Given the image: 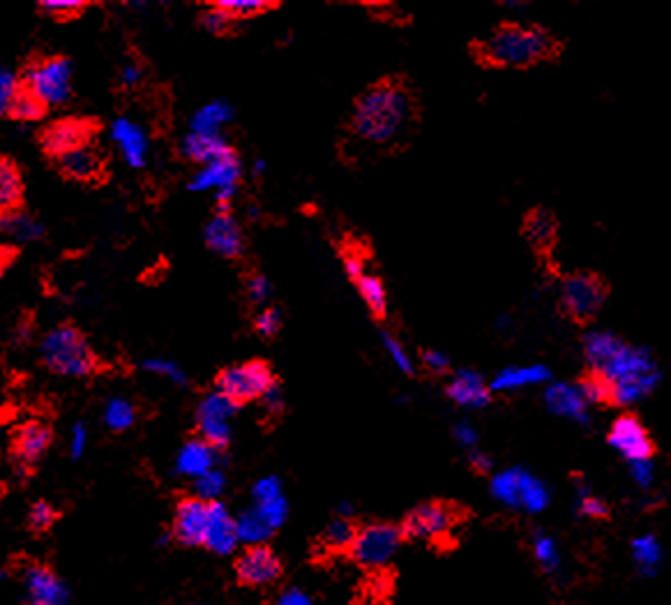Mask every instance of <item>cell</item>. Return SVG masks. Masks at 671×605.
Segmentation results:
<instances>
[{"label": "cell", "instance_id": "cell-57", "mask_svg": "<svg viewBox=\"0 0 671 605\" xmlns=\"http://www.w3.org/2000/svg\"><path fill=\"white\" fill-rule=\"evenodd\" d=\"M263 169H266V162H263V160H256V162H254V174H263Z\"/></svg>", "mask_w": 671, "mask_h": 605}, {"label": "cell", "instance_id": "cell-15", "mask_svg": "<svg viewBox=\"0 0 671 605\" xmlns=\"http://www.w3.org/2000/svg\"><path fill=\"white\" fill-rule=\"evenodd\" d=\"M95 128L79 118H63V121L51 123L49 128L42 130V146L44 151L54 158H63V155L77 151L81 146H88L90 137H93Z\"/></svg>", "mask_w": 671, "mask_h": 605}, {"label": "cell", "instance_id": "cell-34", "mask_svg": "<svg viewBox=\"0 0 671 605\" xmlns=\"http://www.w3.org/2000/svg\"><path fill=\"white\" fill-rule=\"evenodd\" d=\"M356 285H358L360 296H363L365 305H367L369 310H372V315L379 317V319L386 317V312H388V294H386V287H383L381 278H376V275L365 273L363 278H360L356 282Z\"/></svg>", "mask_w": 671, "mask_h": 605}, {"label": "cell", "instance_id": "cell-29", "mask_svg": "<svg viewBox=\"0 0 671 605\" xmlns=\"http://www.w3.org/2000/svg\"><path fill=\"white\" fill-rule=\"evenodd\" d=\"M625 347L623 340H618L612 333H591L586 335L584 349L586 358L593 370H602L607 363L614 361V356Z\"/></svg>", "mask_w": 671, "mask_h": 605}, {"label": "cell", "instance_id": "cell-8", "mask_svg": "<svg viewBox=\"0 0 671 605\" xmlns=\"http://www.w3.org/2000/svg\"><path fill=\"white\" fill-rule=\"evenodd\" d=\"M233 578L236 585L243 589H252V592H263L280 585L284 580L286 566L282 557L277 555L273 545L268 543H250L233 557Z\"/></svg>", "mask_w": 671, "mask_h": 605}, {"label": "cell", "instance_id": "cell-35", "mask_svg": "<svg viewBox=\"0 0 671 605\" xmlns=\"http://www.w3.org/2000/svg\"><path fill=\"white\" fill-rule=\"evenodd\" d=\"M44 111H47V104H44L40 97H35L24 86L21 88V93L14 97L12 107L7 109L5 116H10L14 118V121H21V123H30V121H40V118L44 116Z\"/></svg>", "mask_w": 671, "mask_h": 605}, {"label": "cell", "instance_id": "cell-10", "mask_svg": "<svg viewBox=\"0 0 671 605\" xmlns=\"http://www.w3.org/2000/svg\"><path fill=\"white\" fill-rule=\"evenodd\" d=\"M275 384L273 370L263 361H247L229 365L217 377V391L229 395L233 402L243 405L250 400H261L263 393Z\"/></svg>", "mask_w": 671, "mask_h": 605}, {"label": "cell", "instance_id": "cell-3", "mask_svg": "<svg viewBox=\"0 0 671 605\" xmlns=\"http://www.w3.org/2000/svg\"><path fill=\"white\" fill-rule=\"evenodd\" d=\"M466 520H469V511L459 504L450 502V499H432V502H422L406 513L399 527H402L404 541L439 545L452 543L455 532Z\"/></svg>", "mask_w": 671, "mask_h": 605}, {"label": "cell", "instance_id": "cell-21", "mask_svg": "<svg viewBox=\"0 0 671 605\" xmlns=\"http://www.w3.org/2000/svg\"><path fill=\"white\" fill-rule=\"evenodd\" d=\"M446 393L450 400L457 402V405L471 409L487 407L489 400H492V388H489L485 384V379L473 370H459L457 375L450 379Z\"/></svg>", "mask_w": 671, "mask_h": 605}, {"label": "cell", "instance_id": "cell-37", "mask_svg": "<svg viewBox=\"0 0 671 605\" xmlns=\"http://www.w3.org/2000/svg\"><path fill=\"white\" fill-rule=\"evenodd\" d=\"M137 418V412H134V405L125 398H111L107 405H104V423L109 425L111 430H127Z\"/></svg>", "mask_w": 671, "mask_h": 605}, {"label": "cell", "instance_id": "cell-11", "mask_svg": "<svg viewBox=\"0 0 671 605\" xmlns=\"http://www.w3.org/2000/svg\"><path fill=\"white\" fill-rule=\"evenodd\" d=\"M238 402H233L222 391L203 395L199 409H196V423H199V439L210 444L215 451H224L231 442L229 421L238 412Z\"/></svg>", "mask_w": 671, "mask_h": 605}, {"label": "cell", "instance_id": "cell-44", "mask_svg": "<svg viewBox=\"0 0 671 605\" xmlns=\"http://www.w3.org/2000/svg\"><path fill=\"white\" fill-rule=\"evenodd\" d=\"M231 24H233V19L222 10V7H217V5L210 7V10L201 14V26L213 35H224L231 28Z\"/></svg>", "mask_w": 671, "mask_h": 605}, {"label": "cell", "instance_id": "cell-13", "mask_svg": "<svg viewBox=\"0 0 671 605\" xmlns=\"http://www.w3.org/2000/svg\"><path fill=\"white\" fill-rule=\"evenodd\" d=\"M607 442L612 444L628 462L651 460L655 455L653 437L648 435L644 423L632 414H623L616 418L612 430H609L607 435Z\"/></svg>", "mask_w": 671, "mask_h": 605}, {"label": "cell", "instance_id": "cell-6", "mask_svg": "<svg viewBox=\"0 0 671 605\" xmlns=\"http://www.w3.org/2000/svg\"><path fill=\"white\" fill-rule=\"evenodd\" d=\"M402 543V527L395 525V522H360L356 539H353L349 552H346V559L363 571L381 569V566L390 562Z\"/></svg>", "mask_w": 671, "mask_h": 605}, {"label": "cell", "instance_id": "cell-53", "mask_svg": "<svg viewBox=\"0 0 671 605\" xmlns=\"http://www.w3.org/2000/svg\"><path fill=\"white\" fill-rule=\"evenodd\" d=\"M455 437H457L459 442H462L464 446H473V444H476V439H478L476 430H473L469 423H459L457 428H455Z\"/></svg>", "mask_w": 671, "mask_h": 605}, {"label": "cell", "instance_id": "cell-5", "mask_svg": "<svg viewBox=\"0 0 671 605\" xmlns=\"http://www.w3.org/2000/svg\"><path fill=\"white\" fill-rule=\"evenodd\" d=\"M40 354L51 372L63 377H88L97 368L95 351L74 326H56L42 338Z\"/></svg>", "mask_w": 671, "mask_h": 605}, {"label": "cell", "instance_id": "cell-25", "mask_svg": "<svg viewBox=\"0 0 671 605\" xmlns=\"http://www.w3.org/2000/svg\"><path fill=\"white\" fill-rule=\"evenodd\" d=\"M233 118V107L226 100H213L208 104H203L201 109L194 111L192 121H190V132L196 134H213L217 137L220 130L224 128Z\"/></svg>", "mask_w": 671, "mask_h": 605}, {"label": "cell", "instance_id": "cell-49", "mask_svg": "<svg viewBox=\"0 0 671 605\" xmlns=\"http://www.w3.org/2000/svg\"><path fill=\"white\" fill-rule=\"evenodd\" d=\"M422 363H425L432 372H446L450 368L448 356L441 354V351H434V349L422 351Z\"/></svg>", "mask_w": 671, "mask_h": 605}, {"label": "cell", "instance_id": "cell-28", "mask_svg": "<svg viewBox=\"0 0 671 605\" xmlns=\"http://www.w3.org/2000/svg\"><path fill=\"white\" fill-rule=\"evenodd\" d=\"M215 462V448L203 442V439H192L183 446L178 458L180 472L192 476H206L210 472V465Z\"/></svg>", "mask_w": 671, "mask_h": 605}, {"label": "cell", "instance_id": "cell-52", "mask_svg": "<svg viewBox=\"0 0 671 605\" xmlns=\"http://www.w3.org/2000/svg\"><path fill=\"white\" fill-rule=\"evenodd\" d=\"M344 271L353 282H358L365 275V259L360 255H346L344 257Z\"/></svg>", "mask_w": 671, "mask_h": 605}, {"label": "cell", "instance_id": "cell-33", "mask_svg": "<svg viewBox=\"0 0 671 605\" xmlns=\"http://www.w3.org/2000/svg\"><path fill=\"white\" fill-rule=\"evenodd\" d=\"M60 520V511L54 504L47 502V499H37V502L30 504L28 515H26V529L33 536H47L51 529L56 527V522Z\"/></svg>", "mask_w": 671, "mask_h": 605}, {"label": "cell", "instance_id": "cell-55", "mask_svg": "<svg viewBox=\"0 0 671 605\" xmlns=\"http://www.w3.org/2000/svg\"><path fill=\"white\" fill-rule=\"evenodd\" d=\"M471 465L478 469V472H487L489 465H492V462H489L487 455H482L480 451H473L471 453Z\"/></svg>", "mask_w": 671, "mask_h": 605}, {"label": "cell", "instance_id": "cell-26", "mask_svg": "<svg viewBox=\"0 0 671 605\" xmlns=\"http://www.w3.org/2000/svg\"><path fill=\"white\" fill-rule=\"evenodd\" d=\"M549 372L545 365H526V368H505L503 372L494 377L492 382V391H517V388L524 386H535L547 382Z\"/></svg>", "mask_w": 671, "mask_h": 605}, {"label": "cell", "instance_id": "cell-41", "mask_svg": "<svg viewBox=\"0 0 671 605\" xmlns=\"http://www.w3.org/2000/svg\"><path fill=\"white\" fill-rule=\"evenodd\" d=\"M21 88H24V84H21L17 74L10 70L0 72V111L3 114H7V109L12 107L14 97L21 93Z\"/></svg>", "mask_w": 671, "mask_h": 605}, {"label": "cell", "instance_id": "cell-9", "mask_svg": "<svg viewBox=\"0 0 671 605\" xmlns=\"http://www.w3.org/2000/svg\"><path fill=\"white\" fill-rule=\"evenodd\" d=\"M24 86L47 107H60L72 97V63L63 56L42 58L26 70Z\"/></svg>", "mask_w": 671, "mask_h": 605}, {"label": "cell", "instance_id": "cell-18", "mask_svg": "<svg viewBox=\"0 0 671 605\" xmlns=\"http://www.w3.org/2000/svg\"><path fill=\"white\" fill-rule=\"evenodd\" d=\"M21 580H24V585L30 592V599H42L58 605L63 601V582H60L58 571L49 562L26 559L24 566H21Z\"/></svg>", "mask_w": 671, "mask_h": 605}, {"label": "cell", "instance_id": "cell-30", "mask_svg": "<svg viewBox=\"0 0 671 605\" xmlns=\"http://www.w3.org/2000/svg\"><path fill=\"white\" fill-rule=\"evenodd\" d=\"M3 234L19 243H33L44 236V224L24 211L3 213Z\"/></svg>", "mask_w": 671, "mask_h": 605}, {"label": "cell", "instance_id": "cell-7", "mask_svg": "<svg viewBox=\"0 0 671 605\" xmlns=\"http://www.w3.org/2000/svg\"><path fill=\"white\" fill-rule=\"evenodd\" d=\"M609 296V285L602 275L593 271L568 273L561 289V310L575 324L584 326L598 317Z\"/></svg>", "mask_w": 671, "mask_h": 605}, {"label": "cell", "instance_id": "cell-12", "mask_svg": "<svg viewBox=\"0 0 671 605\" xmlns=\"http://www.w3.org/2000/svg\"><path fill=\"white\" fill-rule=\"evenodd\" d=\"M243 174V164H240L238 155L231 153L226 158L217 160L208 167H203L199 174L192 178L190 190L208 192L215 190V201L220 206V213H229V204L236 197V185Z\"/></svg>", "mask_w": 671, "mask_h": 605}, {"label": "cell", "instance_id": "cell-54", "mask_svg": "<svg viewBox=\"0 0 671 605\" xmlns=\"http://www.w3.org/2000/svg\"><path fill=\"white\" fill-rule=\"evenodd\" d=\"M84 448H86V430H84V425H77V428H74V432H72V455H74V458L81 455Z\"/></svg>", "mask_w": 671, "mask_h": 605}, {"label": "cell", "instance_id": "cell-24", "mask_svg": "<svg viewBox=\"0 0 671 605\" xmlns=\"http://www.w3.org/2000/svg\"><path fill=\"white\" fill-rule=\"evenodd\" d=\"M58 164L60 169H63V174L67 178H74V181H95V178H100L104 171L102 153L90 144L63 155V158H58Z\"/></svg>", "mask_w": 671, "mask_h": 605}, {"label": "cell", "instance_id": "cell-45", "mask_svg": "<svg viewBox=\"0 0 671 605\" xmlns=\"http://www.w3.org/2000/svg\"><path fill=\"white\" fill-rule=\"evenodd\" d=\"M535 557L540 559V564L545 566L547 571H556L561 564L559 550H556V543L549 539V536H538V539H535Z\"/></svg>", "mask_w": 671, "mask_h": 605}, {"label": "cell", "instance_id": "cell-1", "mask_svg": "<svg viewBox=\"0 0 671 605\" xmlns=\"http://www.w3.org/2000/svg\"><path fill=\"white\" fill-rule=\"evenodd\" d=\"M416 100L402 81H381L358 97L351 116V132L365 146H399L416 125Z\"/></svg>", "mask_w": 671, "mask_h": 605}, {"label": "cell", "instance_id": "cell-27", "mask_svg": "<svg viewBox=\"0 0 671 605\" xmlns=\"http://www.w3.org/2000/svg\"><path fill=\"white\" fill-rule=\"evenodd\" d=\"M358 525L360 522H356L353 518L333 520L319 536V545L321 548H326V552H330V555L346 557V552H349L353 539H356Z\"/></svg>", "mask_w": 671, "mask_h": 605}, {"label": "cell", "instance_id": "cell-16", "mask_svg": "<svg viewBox=\"0 0 671 605\" xmlns=\"http://www.w3.org/2000/svg\"><path fill=\"white\" fill-rule=\"evenodd\" d=\"M203 238H206V245L215 255L226 259H236L245 250V238L243 231H240V224L229 213H217L215 218H210L206 229H203Z\"/></svg>", "mask_w": 671, "mask_h": 605}, {"label": "cell", "instance_id": "cell-17", "mask_svg": "<svg viewBox=\"0 0 671 605\" xmlns=\"http://www.w3.org/2000/svg\"><path fill=\"white\" fill-rule=\"evenodd\" d=\"M51 430L44 423L30 421L24 423L21 428L14 432L12 437V458L19 467H33L44 458V453L49 451L51 446Z\"/></svg>", "mask_w": 671, "mask_h": 605}, {"label": "cell", "instance_id": "cell-42", "mask_svg": "<svg viewBox=\"0 0 671 605\" xmlns=\"http://www.w3.org/2000/svg\"><path fill=\"white\" fill-rule=\"evenodd\" d=\"M383 347H386L388 356L392 358V363L397 365L399 372H404V375H413V361H411V356L406 354L402 342H399L397 338H392L390 333H383Z\"/></svg>", "mask_w": 671, "mask_h": 605}, {"label": "cell", "instance_id": "cell-14", "mask_svg": "<svg viewBox=\"0 0 671 605\" xmlns=\"http://www.w3.org/2000/svg\"><path fill=\"white\" fill-rule=\"evenodd\" d=\"M494 492L505 502L522 504L529 511H542L549 502L545 485L531 474L522 472V469H512V472H505L496 478Z\"/></svg>", "mask_w": 671, "mask_h": 605}, {"label": "cell", "instance_id": "cell-22", "mask_svg": "<svg viewBox=\"0 0 671 605\" xmlns=\"http://www.w3.org/2000/svg\"><path fill=\"white\" fill-rule=\"evenodd\" d=\"M180 153H183L187 160L199 162V164H203V167H208V164L222 160V158H226V155H231L236 151H233V148L226 144L220 134L213 137V134L187 132L183 141H180Z\"/></svg>", "mask_w": 671, "mask_h": 605}, {"label": "cell", "instance_id": "cell-23", "mask_svg": "<svg viewBox=\"0 0 671 605\" xmlns=\"http://www.w3.org/2000/svg\"><path fill=\"white\" fill-rule=\"evenodd\" d=\"M545 402L549 412L572 418V421L586 423L588 421V409H586V398L579 391V386L570 384H552L545 393Z\"/></svg>", "mask_w": 671, "mask_h": 605}, {"label": "cell", "instance_id": "cell-47", "mask_svg": "<svg viewBox=\"0 0 671 605\" xmlns=\"http://www.w3.org/2000/svg\"><path fill=\"white\" fill-rule=\"evenodd\" d=\"M245 289L252 303H263L270 296V282L263 278V275H250Z\"/></svg>", "mask_w": 671, "mask_h": 605}, {"label": "cell", "instance_id": "cell-39", "mask_svg": "<svg viewBox=\"0 0 671 605\" xmlns=\"http://www.w3.org/2000/svg\"><path fill=\"white\" fill-rule=\"evenodd\" d=\"M141 368L146 372H153V375H160L164 379H169V382H173V384H180V386L187 384L185 372L178 368V363L169 361V358H146V361L141 363Z\"/></svg>", "mask_w": 671, "mask_h": 605}, {"label": "cell", "instance_id": "cell-19", "mask_svg": "<svg viewBox=\"0 0 671 605\" xmlns=\"http://www.w3.org/2000/svg\"><path fill=\"white\" fill-rule=\"evenodd\" d=\"M111 141L118 146L123 160L130 164L132 169L146 167L148 160V134L139 123L130 121V118L120 116L111 123Z\"/></svg>", "mask_w": 671, "mask_h": 605}, {"label": "cell", "instance_id": "cell-40", "mask_svg": "<svg viewBox=\"0 0 671 605\" xmlns=\"http://www.w3.org/2000/svg\"><path fill=\"white\" fill-rule=\"evenodd\" d=\"M577 513L582 515V518H588V520H602L609 515V509H607V504L602 502V499L593 497L588 490H579Z\"/></svg>", "mask_w": 671, "mask_h": 605}, {"label": "cell", "instance_id": "cell-56", "mask_svg": "<svg viewBox=\"0 0 671 605\" xmlns=\"http://www.w3.org/2000/svg\"><path fill=\"white\" fill-rule=\"evenodd\" d=\"M21 605H58V603H51V601H42V599H28Z\"/></svg>", "mask_w": 671, "mask_h": 605}, {"label": "cell", "instance_id": "cell-48", "mask_svg": "<svg viewBox=\"0 0 671 605\" xmlns=\"http://www.w3.org/2000/svg\"><path fill=\"white\" fill-rule=\"evenodd\" d=\"M261 402H263V405H266L268 412H273V414L282 412V407H284V393H282V386L275 382L273 386L268 388L266 393H263Z\"/></svg>", "mask_w": 671, "mask_h": 605}, {"label": "cell", "instance_id": "cell-36", "mask_svg": "<svg viewBox=\"0 0 671 605\" xmlns=\"http://www.w3.org/2000/svg\"><path fill=\"white\" fill-rule=\"evenodd\" d=\"M632 555H635V562L642 569V573H658V566L662 562V548L655 536H642V539L632 543Z\"/></svg>", "mask_w": 671, "mask_h": 605}, {"label": "cell", "instance_id": "cell-31", "mask_svg": "<svg viewBox=\"0 0 671 605\" xmlns=\"http://www.w3.org/2000/svg\"><path fill=\"white\" fill-rule=\"evenodd\" d=\"M21 194H24V183H21L17 164L3 160L0 162V206H3V213L17 211Z\"/></svg>", "mask_w": 671, "mask_h": 605}, {"label": "cell", "instance_id": "cell-50", "mask_svg": "<svg viewBox=\"0 0 671 605\" xmlns=\"http://www.w3.org/2000/svg\"><path fill=\"white\" fill-rule=\"evenodd\" d=\"M630 472L635 476V481L642 485V488H648L653 483V465L651 460H642V462H632Z\"/></svg>", "mask_w": 671, "mask_h": 605}, {"label": "cell", "instance_id": "cell-20", "mask_svg": "<svg viewBox=\"0 0 671 605\" xmlns=\"http://www.w3.org/2000/svg\"><path fill=\"white\" fill-rule=\"evenodd\" d=\"M524 236L529 238V243L540 257L549 259L556 243H559V220L545 208H533L524 218Z\"/></svg>", "mask_w": 671, "mask_h": 605}, {"label": "cell", "instance_id": "cell-51", "mask_svg": "<svg viewBox=\"0 0 671 605\" xmlns=\"http://www.w3.org/2000/svg\"><path fill=\"white\" fill-rule=\"evenodd\" d=\"M141 77H143L141 65L134 61L125 63L123 70H120V84H123L125 88H134L137 84H141Z\"/></svg>", "mask_w": 671, "mask_h": 605}, {"label": "cell", "instance_id": "cell-46", "mask_svg": "<svg viewBox=\"0 0 671 605\" xmlns=\"http://www.w3.org/2000/svg\"><path fill=\"white\" fill-rule=\"evenodd\" d=\"M256 331H259L263 338H273L277 331L282 328V312L277 308H266L254 321Z\"/></svg>", "mask_w": 671, "mask_h": 605}, {"label": "cell", "instance_id": "cell-32", "mask_svg": "<svg viewBox=\"0 0 671 605\" xmlns=\"http://www.w3.org/2000/svg\"><path fill=\"white\" fill-rule=\"evenodd\" d=\"M579 391L584 393V398L588 402L614 407V384L609 382L600 370L591 368L588 372H584V377L579 379Z\"/></svg>", "mask_w": 671, "mask_h": 605}, {"label": "cell", "instance_id": "cell-38", "mask_svg": "<svg viewBox=\"0 0 671 605\" xmlns=\"http://www.w3.org/2000/svg\"><path fill=\"white\" fill-rule=\"evenodd\" d=\"M217 7H222L231 19H247L270 10L273 3H266V0H220Z\"/></svg>", "mask_w": 671, "mask_h": 605}, {"label": "cell", "instance_id": "cell-4", "mask_svg": "<svg viewBox=\"0 0 671 605\" xmlns=\"http://www.w3.org/2000/svg\"><path fill=\"white\" fill-rule=\"evenodd\" d=\"M226 511V506L217 499H206L201 495H185L173 506L169 536L180 548H203L208 550L215 522Z\"/></svg>", "mask_w": 671, "mask_h": 605}, {"label": "cell", "instance_id": "cell-2", "mask_svg": "<svg viewBox=\"0 0 671 605\" xmlns=\"http://www.w3.org/2000/svg\"><path fill=\"white\" fill-rule=\"evenodd\" d=\"M563 44L540 26L501 24L496 31L476 44V56L489 67H531L554 61Z\"/></svg>", "mask_w": 671, "mask_h": 605}, {"label": "cell", "instance_id": "cell-43", "mask_svg": "<svg viewBox=\"0 0 671 605\" xmlns=\"http://www.w3.org/2000/svg\"><path fill=\"white\" fill-rule=\"evenodd\" d=\"M86 3L84 0H42L40 3V10L51 14V17H58V19H70L74 14H79L84 10Z\"/></svg>", "mask_w": 671, "mask_h": 605}]
</instances>
